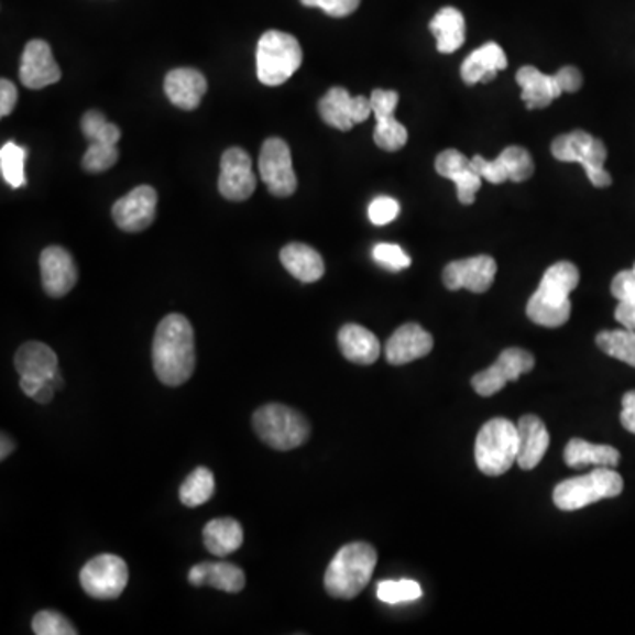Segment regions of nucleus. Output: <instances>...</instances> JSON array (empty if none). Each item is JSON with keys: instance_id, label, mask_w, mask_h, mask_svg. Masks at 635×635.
Segmentation results:
<instances>
[{"instance_id": "2eb2a0df", "label": "nucleus", "mask_w": 635, "mask_h": 635, "mask_svg": "<svg viewBox=\"0 0 635 635\" xmlns=\"http://www.w3.org/2000/svg\"><path fill=\"white\" fill-rule=\"evenodd\" d=\"M369 99H371V108L376 119L374 143L383 151H401L408 142V131L405 125L397 122L394 116L397 102H399V94L396 90L374 89Z\"/></svg>"}, {"instance_id": "79ce46f5", "label": "nucleus", "mask_w": 635, "mask_h": 635, "mask_svg": "<svg viewBox=\"0 0 635 635\" xmlns=\"http://www.w3.org/2000/svg\"><path fill=\"white\" fill-rule=\"evenodd\" d=\"M300 2L307 8H320L333 19H344L348 14L355 13L360 6V0H300Z\"/></svg>"}, {"instance_id": "aec40b11", "label": "nucleus", "mask_w": 635, "mask_h": 635, "mask_svg": "<svg viewBox=\"0 0 635 635\" xmlns=\"http://www.w3.org/2000/svg\"><path fill=\"white\" fill-rule=\"evenodd\" d=\"M63 78L61 67L55 63L54 54L46 41H29L23 50L20 63V80L32 90H41L57 84Z\"/></svg>"}, {"instance_id": "0eeeda50", "label": "nucleus", "mask_w": 635, "mask_h": 635, "mask_svg": "<svg viewBox=\"0 0 635 635\" xmlns=\"http://www.w3.org/2000/svg\"><path fill=\"white\" fill-rule=\"evenodd\" d=\"M623 493V479L613 468L596 467L588 475L565 480L556 485L552 500L565 512L581 511L584 506L616 497Z\"/></svg>"}, {"instance_id": "09e8293b", "label": "nucleus", "mask_w": 635, "mask_h": 635, "mask_svg": "<svg viewBox=\"0 0 635 635\" xmlns=\"http://www.w3.org/2000/svg\"><path fill=\"white\" fill-rule=\"evenodd\" d=\"M14 447H17V445H14L13 438H11L10 435H6V433H2V447H0V459L4 461V459L8 458V456H10L11 452H13Z\"/></svg>"}, {"instance_id": "412c9836", "label": "nucleus", "mask_w": 635, "mask_h": 635, "mask_svg": "<svg viewBox=\"0 0 635 635\" xmlns=\"http://www.w3.org/2000/svg\"><path fill=\"white\" fill-rule=\"evenodd\" d=\"M435 168L436 174L456 184L458 198L462 205H471L475 201V195L482 186V177L477 174L475 168L471 166V160H468L462 152L447 149L436 157Z\"/></svg>"}, {"instance_id": "f8f14e48", "label": "nucleus", "mask_w": 635, "mask_h": 635, "mask_svg": "<svg viewBox=\"0 0 635 635\" xmlns=\"http://www.w3.org/2000/svg\"><path fill=\"white\" fill-rule=\"evenodd\" d=\"M535 368V357L523 348H506L496 362L489 369L480 371L471 377V385L477 394L491 397L502 391L508 382H516L521 374Z\"/></svg>"}, {"instance_id": "a19ab883", "label": "nucleus", "mask_w": 635, "mask_h": 635, "mask_svg": "<svg viewBox=\"0 0 635 635\" xmlns=\"http://www.w3.org/2000/svg\"><path fill=\"white\" fill-rule=\"evenodd\" d=\"M399 212V201L394 200L391 196H377L371 201L368 210L369 219L376 227H385L388 222L396 221Z\"/></svg>"}, {"instance_id": "f03ea898", "label": "nucleus", "mask_w": 635, "mask_h": 635, "mask_svg": "<svg viewBox=\"0 0 635 635\" xmlns=\"http://www.w3.org/2000/svg\"><path fill=\"white\" fill-rule=\"evenodd\" d=\"M579 277V269L570 262H558L547 269L537 292L528 300L529 320L547 329L567 324L572 313L570 294L578 288Z\"/></svg>"}, {"instance_id": "473e14b6", "label": "nucleus", "mask_w": 635, "mask_h": 635, "mask_svg": "<svg viewBox=\"0 0 635 635\" xmlns=\"http://www.w3.org/2000/svg\"><path fill=\"white\" fill-rule=\"evenodd\" d=\"M204 540L209 552L225 558L239 551L240 546L244 544V529L239 521L231 519V517L212 519L205 525Z\"/></svg>"}, {"instance_id": "393cba45", "label": "nucleus", "mask_w": 635, "mask_h": 635, "mask_svg": "<svg viewBox=\"0 0 635 635\" xmlns=\"http://www.w3.org/2000/svg\"><path fill=\"white\" fill-rule=\"evenodd\" d=\"M187 579L193 587H210L214 590L227 591V593H239L245 587L244 570L227 561H207L198 563L189 570Z\"/></svg>"}, {"instance_id": "6e6552de", "label": "nucleus", "mask_w": 635, "mask_h": 635, "mask_svg": "<svg viewBox=\"0 0 635 635\" xmlns=\"http://www.w3.org/2000/svg\"><path fill=\"white\" fill-rule=\"evenodd\" d=\"M552 156L563 163H579L587 172L590 183L595 187H607L613 177L605 169L607 149L602 140L591 136L582 130L560 134L551 145Z\"/></svg>"}, {"instance_id": "6ab92c4d", "label": "nucleus", "mask_w": 635, "mask_h": 635, "mask_svg": "<svg viewBox=\"0 0 635 635\" xmlns=\"http://www.w3.org/2000/svg\"><path fill=\"white\" fill-rule=\"evenodd\" d=\"M40 269L43 288L50 297H64L75 288L78 269L67 249L61 245L46 248L40 256Z\"/></svg>"}, {"instance_id": "f3484780", "label": "nucleus", "mask_w": 635, "mask_h": 635, "mask_svg": "<svg viewBox=\"0 0 635 635\" xmlns=\"http://www.w3.org/2000/svg\"><path fill=\"white\" fill-rule=\"evenodd\" d=\"M218 187L219 193L230 201H244L253 195L256 177L248 152L231 147L222 154Z\"/></svg>"}, {"instance_id": "423d86ee", "label": "nucleus", "mask_w": 635, "mask_h": 635, "mask_svg": "<svg viewBox=\"0 0 635 635\" xmlns=\"http://www.w3.org/2000/svg\"><path fill=\"white\" fill-rule=\"evenodd\" d=\"M303 48L297 37L286 32L267 31L256 48L259 80L267 87L285 84L303 64Z\"/></svg>"}, {"instance_id": "de8ad7c7", "label": "nucleus", "mask_w": 635, "mask_h": 635, "mask_svg": "<svg viewBox=\"0 0 635 635\" xmlns=\"http://www.w3.org/2000/svg\"><path fill=\"white\" fill-rule=\"evenodd\" d=\"M55 388L52 387V383L45 382L41 385L40 391H37L36 396H34V401L40 403V405H48L54 399Z\"/></svg>"}, {"instance_id": "58836bf2", "label": "nucleus", "mask_w": 635, "mask_h": 635, "mask_svg": "<svg viewBox=\"0 0 635 635\" xmlns=\"http://www.w3.org/2000/svg\"><path fill=\"white\" fill-rule=\"evenodd\" d=\"M32 632L36 635H76L75 625L57 611H40L32 620Z\"/></svg>"}, {"instance_id": "49530a36", "label": "nucleus", "mask_w": 635, "mask_h": 635, "mask_svg": "<svg viewBox=\"0 0 635 635\" xmlns=\"http://www.w3.org/2000/svg\"><path fill=\"white\" fill-rule=\"evenodd\" d=\"M43 383L45 382H41L36 377L20 376V388H22L25 396L32 397V399H34Z\"/></svg>"}, {"instance_id": "bb28decb", "label": "nucleus", "mask_w": 635, "mask_h": 635, "mask_svg": "<svg viewBox=\"0 0 635 635\" xmlns=\"http://www.w3.org/2000/svg\"><path fill=\"white\" fill-rule=\"evenodd\" d=\"M508 66L505 52L497 43H485L464 58L461 78L467 85L489 84Z\"/></svg>"}, {"instance_id": "9b49d317", "label": "nucleus", "mask_w": 635, "mask_h": 635, "mask_svg": "<svg viewBox=\"0 0 635 635\" xmlns=\"http://www.w3.org/2000/svg\"><path fill=\"white\" fill-rule=\"evenodd\" d=\"M259 168L262 180L267 184L272 195L286 198L297 191L298 183L292 163V151L285 140L269 139L263 143Z\"/></svg>"}, {"instance_id": "37998d69", "label": "nucleus", "mask_w": 635, "mask_h": 635, "mask_svg": "<svg viewBox=\"0 0 635 635\" xmlns=\"http://www.w3.org/2000/svg\"><path fill=\"white\" fill-rule=\"evenodd\" d=\"M19 101V90L14 87L13 81L2 78L0 81V117L11 116V111L17 107Z\"/></svg>"}, {"instance_id": "9d476101", "label": "nucleus", "mask_w": 635, "mask_h": 635, "mask_svg": "<svg viewBox=\"0 0 635 635\" xmlns=\"http://www.w3.org/2000/svg\"><path fill=\"white\" fill-rule=\"evenodd\" d=\"M130 569L120 556L99 555L85 563L80 584L87 595L96 600H116L124 593Z\"/></svg>"}, {"instance_id": "4c0bfd02", "label": "nucleus", "mask_w": 635, "mask_h": 635, "mask_svg": "<svg viewBox=\"0 0 635 635\" xmlns=\"http://www.w3.org/2000/svg\"><path fill=\"white\" fill-rule=\"evenodd\" d=\"M377 599L385 604H401V602H414L423 596V588L415 581H382L377 584Z\"/></svg>"}, {"instance_id": "20e7f679", "label": "nucleus", "mask_w": 635, "mask_h": 635, "mask_svg": "<svg viewBox=\"0 0 635 635\" xmlns=\"http://www.w3.org/2000/svg\"><path fill=\"white\" fill-rule=\"evenodd\" d=\"M519 453L516 424L497 417L482 426L475 441V461L488 477H500L514 467Z\"/></svg>"}, {"instance_id": "ddd939ff", "label": "nucleus", "mask_w": 635, "mask_h": 635, "mask_svg": "<svg viewBox=\"0 0 635 635\" xmlns=\"http://www.w3.org/2000/svg\"><path fill=\"white\" fill-rule=\"evenodd\" d=\"M471 166L475 168L480 177L491 184L525 183L535 172L532 154L525 147L511 145L496 157L488 161L485 157H471Z\"/></svg>"}, {"instance_id": "72a5a7b5", "label": "nucleus", "mask_w": 635, "mask_h": 635, "mask_svg": "<svg viewBox=\"0 0 635 635\" xmlns=\"http://www.w3.org/2000/svg\"><path fill=\"white\" fill-rule=\"evenodd\" d=\"M611 294L617 300L614 318L625 329L635 330V265L631 271H622L611 283Z\"/></svg>"}, {"instance_id": "c85d7f7f", "label": "nucleus", "mask_w": 635, "mask_h": 635, "mask_svg": "<svg viewBox=\"0 0 635 635\" xmlns=\"http://www.w3.org/2000/svg\"><path fill=\"white\" fill-rule=\"evenodd\" d=\"M14 368L20 376L48 382L58 369V357L45 342L29 341L17 351Z\"/></svg>"}, {"instance_id": "c03bdc74", "label": "nucleus", "mask_w": 635, "mask_h": 635, "mask_svg": "<svg viewBox=\"0 0 635 635\" xmlns=\"http://www.w3.org/2000/svg\"><path fill=\"white\" fill-rule=\"evenodd\" d=\"M556 78L560 81V87L563 92H578L582 87V75L578 67H561L560 72L556 73Z\"/></svg>"}, {"instance_id": "4468645a", "label": "nucleus", "mask_w": 635, "mask_h": 635, "mask_svg": "<svg viewBox=\"0 0 635 635\" xmlns=\"http://www.w3.org/2000/svg\"><path fill=\"white\" fill-rule=\"evenodd\" d=\"M321 119L325 124L332 125L339 131H350L360 122H365L373 116L371 99L364 96H350L342 87H332L318 102Z\"/></svg>"}, {"instance_id": "f704fd0d", "label": "nucleus", "mask_w": 635, "mask_h": 635, "mask_svg": "<svg viewBox=\"0 0 635 635\" xmlns=\"http://www.w3.org/2000/svg\"><path fill=\"white\" fill-rule=\"evenodd\" d=\"M214 493H216L214 473L209 468L200 467L193 470L187 475V479L184 480L180 491H178V496H180L183 505L195 508V506L209 502Z\"/></svg>"}, {"instance_id": "7c9ffc66", "label": "nucleus", "mask_w": 635, "mask_h": 635, "mask_svg": "<svg viewBox=\"0 0 635 635\" xmlns=\"http://www.w3.org/2000/svg\"><path fill=\"white\" fill-rule=\"evenodd\" d=\"M433 36L436 37V48L440 54L458 52L467 40V23L461 11L456 8H444L435 14L429 23Z\"/></svg>"}, {"instance_id": "a18cd8bd", "label": "nucleus", "mask_w": 635, "mask_h": 635, "mask_svg": "<svg viewBox=\"0 0 635 635\" xmlns=\"http://www.w3.org/2000/svg\"><path fill=\"white\" fill-rule=\"evenodd\" d=\"M622 426L626 431L635 435V391L626 392L622 399V415H620Z\"/></svg>"}, {"instance_id": "1a4fd4ad", "label": "nucleus", "mask_w": 635, "mask_h": 635, "mask_svg": "<svg viewBox=\"0 0 635 635\" xmlns=\"http://www.w3.org/2000/svg\"><path fill=\"white\" fill-rule=\"evenodd\" d=\"M81 131L90 145L81 160V166L89 174H101L107 172L119 161L120 133L116 124L108 122L107 117L101 111L90 110L81 117Z\"/></svg>"}, {"instance_id": "8fccbe9b", "label": "nucleus", "mask_w": 635, "mask_h": 635, "mask_svg": "<svg viewBox=\"0 0 635 635\" xmlns=\"http://www.w3.org/2000/svg\"><path fill=\"white\" fill-rule=\"evenodd\" d=\"M48 382L52 383V387H54L55 391H61V388H64V377L63 373H61V369L55 371L54 376L50 377Z\"/></svg>"}, {"instance_id": "f257e3e1", "label": "nucleus", "mask_w": 635, "mask_h": 635, "mask_svg": "<svg viewBox=\"0 0 635 635\" xmlns=\"http://www.w3.org/2000/svg\"><path fill=\"white\" fill-rule=\"evenodd\" d=\"M152 365L166 387H180L193 376L196 365L195 332L186 316H165L152 341Z\"/></svg>"}, {"instance_id": "5701e85b", "label": "nucleus", "mask_w": 635, "mask_h": 635, "mask_svg": "<svg viewBox=\"0 0 635 635\" xmlns=\"http://www.w3.org/2000/svg\"><path fill=\"white\" fill-rule=\"evenodd\" d=\"M169 102L180 110H196L207 94V78L193 67H178L165 78Z\"/></svg>"}, {"instance_id": "39448f33", "label": "nucleus", "mask_w": 635, "mask_h": 635, "mask_svg": "<svg viewBox=\"0 0 635 635\" xmlns=\"http://www.w3.org/2000/svg\"><path fill=\"white\" fill-rule=\"evenodd\" d=\"M253 427L260 440L271 449L294 450L306 444L311 435V426L297 409L271 403L256 409L253 415Z\"/></svg>"}, {"instance_id": "c756f323", "label": "nucleus", "mask_w": 635, "mask_h": 635, "mask_svg": "<svg viewBox=\"0 0 635 635\" xmlns=\"http://www.w3.org/2000/svg\"><path fill=\"white\" fill-rule=\"evenodd\" d=\"M280 259L283 267L300 283L309 285V283H316L324 277V259L311 245L292 242V244L281 249Z\"/></svg>"}, {"instance_id": "cd10ccee", "label": "nucleus", "mask_w": 635, "mask_h": 635, "mask_svg": "<svg viewBox=\"0 0 635 635\" xmlns=\"http://www.w3.org/2000/svg\"><path fill=\"white\" fill-rule=\"evenodd\" d=\"M339 350L353 364L371 365L380 359L382 347L371 330L362 325L348 324L338 333Z\"/></svg>"}, {"instance_id": "c9c22d12", "label": "nucleus", "mask_w": 635, "mask_h": 635, "mask_svg": "<svg viewBox=\"0 0 635 635\" xmlns=\"http://www.w3.org/2000/svg\"><path fill=\"white\" fill-rule=\"evenodd\" d=\"M596 347L604 351L605 355L622 360L625 364L635 368V330L617 329L604 330L596 336Z\"/></svg>"}, {"instance_id": "4be33fe9", "label": "nucleus", "mask_w": 635, "mask_h": 635, "mask_svg": "<svg viewBox=\"0 0 635 635\" xmlns=\"http://www.w3.org/2000/svg\"><path fill=\"white\" fill-rule=\"evenodd\" d=\"M435 347L431 333L417 324H406L392 333L385 344L388 364L405 365L429 355Z\"/></svg>"}, {"instance_id": "a211bd4d", "label": "nucleus", "mask_w": 635, "mask_h": 635, "mask_svg": "<svg viewBox=\"0 0 635 635\" xmlns=\"http://www.w3.org/2000/svg\"><path fill=\"white\" fill-rule=\"evenodd\" d=\"M497 265L488 254H480L473 259L458 260L445 267L444 283L447 288H467L473 294H484L493 286Z\"/></svg>"}, {"instance_id": "ea45409f", "label": "nucleus", "mask_w": 635, "mask_h": 635, "mask_svg": "<svg viewBox=\"0 0 635 635\" xmlns=\"http://www.w3.org/2000/svg\"><path fill=\"white\" fill-rule=\"evenodd\" d=\"M373 259L377 265L392 272L405 271L412 265V259L405 253V249L397 244L374 245Z\"/></svg>"}, {"instance_id": "2f4dec72", "label": "nucleus", "mask_w": 635, "mask_h": 635, "mask_svg": "<svg viewBox=\"0 0 635 635\" xmlns=\"http://www.w3.org/2000/svg\"><path fill=\"white\" fill-rule=\"evenodd\" d=\"M563 458L570 468H616L622 456L611 445H595L581 438H573L565 447Z\"/></svg>"}, {"instance_id": "a878e982", "label": "nucleus", "mask_w": 635, "mask_h": 635, "mask_svg": "<svg viewBox=\"0 0 635 635\" xmlns=\"http://www.w3.org/2000/svg\"><path fill=\"white\" fill-rule=\"evenodd\" d=\"M517 84L521 85V99L525 101L528 110H540L547 108L560 98L563 90H561L560 81L556 75H544L538 72L537 67L525 66L521 67L516 75Z\"/></svg>"}, {"instance_id": "7ed1b4c3", "label": "nucleus", "mask_w": 635, "mask_h": 635, "mask_svg": "<svg viewBox=\"0 0 635 635\" xmlns=\"http://www.w3.org/2000/svg\"><path fill=\"white\" fill-rule=\"evenodd\" d=\"M376 563L377 552L371 544L342 546L325 572V590L333 599H355L373 578Z\"/></svg>"}, {"instance_id": "e433bc0d", "label": "nucleus", "mask_w": 635, "mask_h": 635, "mask_svg": "<svg viewBox=\"0 0 635 635\" xmlns=\"http://www.w3.org/2000/svg\"><path fill=\"white\" fill-rule=\"evenodd\" d=\"M25 157L28 149L17 145L14 142H8L0 149V172L6 183L10 184L13 189L25 186Z\"/></svg>"}, {"instance_id": "b1692460", "label": "nucleus", "mask_w": 635, "mask_h": 635, "mask_svg": "<svg viewBox=\"0 0 635 635\" xmlns=\"http://www.w3.org/2000/svg\"><path fill=\"white\" fill-rule=\"evenodd\" d=\"M517 435H519L517 464L521 470H534L540 464L549 449V433H547L546 424L537 415H525L517 423Z\"/></svg>"}, {"instance_id": "dca6fc26", "label": "nucleus", "mask_w": 635, "mask_h": 635, "mask_svg": "<svg viewBox=\"0 0 635 635\" xmlns=\"http://www.w3.org/2000/svg\"><path fill=\"white\" fill-rule=\"evenodd\" d=\"M157 193L154 187L139 186L111 207V218L120 230L139 233L156 219Z\"/></svg>"}]
</instances>
